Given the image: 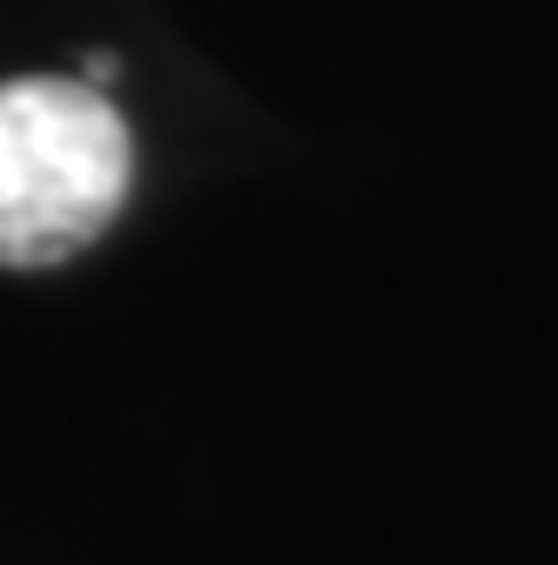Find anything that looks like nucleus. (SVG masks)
<instances>
[{
  "mask_svg": "<svg viewBox=\"0 0 558 565\" xmlns=\"http://www.w3.org/2000/svg\"><path fill=\"white\" fill-rule=\"evenodd\" d=\"M135 149L88 82L28 75L0 88V269H47L88 249L128 195Z\"/></svg>",
  "mask_w": 558,
  "mask_h": 565,
  "instance_id": "nucleus-1",
  "label": "nucleus"
}]
</instances>
